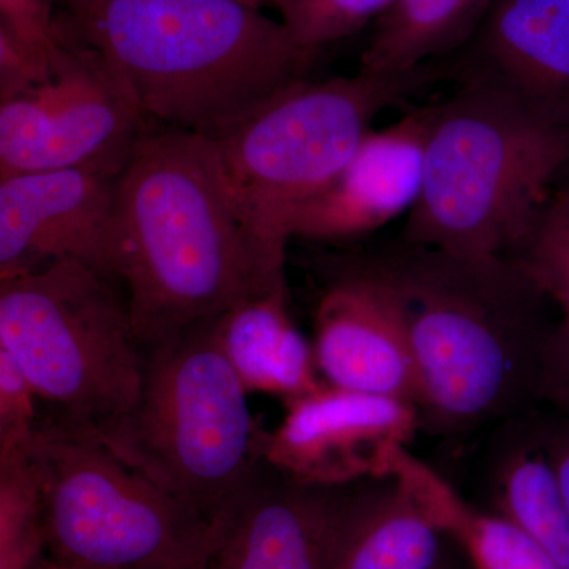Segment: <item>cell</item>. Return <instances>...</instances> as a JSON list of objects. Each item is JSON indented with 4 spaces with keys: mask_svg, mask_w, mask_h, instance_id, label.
I'll list each match as a JSON object with an SVG mask.
<instances>
[{
    "mask_svg": "<svg viewBox=\"0 0 569 569\" xmlns=\"http://www.w3.org/2000/svg\"><path fill=\"white\" fill-rule=\"evenodd\" d=\"M395 298L417 366L421 429L456 433L538 399L550 298L512 258L399 244L361 254Z\"/></svg>",
    "mask_w": 569,
    "mask_h": 569,
    "instance_id": "obj_1",
    "label": "cell"
},
{
    "mask_svg": "<svg viewBox=\"0 0 569 569\" xmlns=\"http://www.w3.org/2000/svg\"><path fill=\"white\" fill-rule=\"evenodd\" d=\"M116 223L142 351L287 282L254 252L219 146L204 134L149 127L119 174Z\"/></svg>",
    "mask_w": 569,
    "mask_h": 569,
    "instance_id": "obj_2",
    "label": "cell"
},
{
    "mask_svg": "<svg viewBox=\"0 0 569 569\" xmlns=\"http://www.w3.org/2000/svg\"><path fill=\"white\" fill-rule=\"evenodd\" d=\"M56 32L122 71L149 126L217 138L296 82L317 54L244 0H61Z\"/></svg>",
    "mask_w": 569,
    "mask_h": 569,
    "instance_id": "obj_3",
    "label": "cell"
},
{
    "mask_svg": "<svg viewBox=\"0 0 569 569\" xmlns=\"http://www.w3.org/2000/svg\"><path fill=\"white\" fill-rule=\"evenodd\" d=\"M569 167V129L497 89L462 84L438 103L425 176L400 242L468 258H512Z\"/></svg>",
    "mask_w": 569,
    "mask_h": 569,
    "instance_id": "obj_4",
    "label": "cell"
},
{
    "mask_svg": "<svg viewBox=\"0 0 569 569\" xmlns=\"http://www.w3.org/2000/svg\"><path fill=\"white\" fill-rule=\"evenodd\" d=\"M247 397L211 318L146 348L137 406L91 429L171 496L223 520L261 466Z\"/></svg>",
    "mask_w": 569,
    "mask_h": 569,
    "instance_id": "obj_5",
    "label": "cell"
},
{
    "mask_svg": "<svg viewBox=\"0 0 569 569\" xmlns=\"http://www.w3.org/2000/svg\"><path fill=\"white\" fill-rule=\"evenodd\" d=\"M447 74L430 63L407 73L299 81L213 138L236 211L266 268L284 272L299 213L335 181L373 119Z\"/></svg>",
    "mask_w": 569,
    "mask_h": 569,
    "instance_id": "obj_6",
    "label": "cell"
},
{
    "mask_svg": "<svg viewBox=\"0 0 569 569\" xmlns=\"http://www.w3.org/2000/svg\"><path fill=\"white\" fill-rule=\"evenodd\" d=\"M31 458L54 559L89 569H212L228 516L209 519L171 496L91 427L40 418Z\"/></svg>",
    "mask_w": 569,
    "mask_h": 569,
    "instance_id": "obj_7",
    "label": "cell"
},
{
    "mask_svg": "<svg viewBox=\"0 0 569 569\" xmlns=\"http://www.w3.org/2000/svg\"><path fill=\"white\" fill-rule=\"evenodd\" d=\"M0 350L56 413L93 429L140 399L144 351L127 302L77 261L0 280Z\"/></svg>",
    "mask_w": 569,
    "mask_h": 569,
    "instance_id": "obj_8",
    "label": "cell"
},
{
    "mask_svg": "<svg viewBox=\"0 0 569 569\" xmlns=\"http://www.w3.org/2000/svg\"><path fill=\"white\" fill-rule=\"evenodd\" d=\"M58 41L51 73L0 100V178L43 170L118 178L151 126L107 56L61 33Z\"/></svg>",
    "mask_w": 569,
    "mask_h": 569,
    "instance_id": "obj_9",
    "label": "cell"
},
{
    "mask_svg": "<svg viewBox=\"0 0 569 569\" xmlns=\"http://www.w3.org/2000/svg\"><path fill=\"white\" fill-rule=\"evenodd\" d=\"M274 430H261L260 458L307 488L339 489L387 479L391 460L421 429L417 406L325 383L284 403Z\"/></svg>",
    "mask_w": 569,
    "mask_h": 569,
    "instance_id": "obj_10",
    "label": "cell"
},
{
    "mask_svg": "<svg viewBox=\"0 0 569 569\" xmlns=\"http://www.w3.org/2000/svg\"><path fill=\"white\" fill-rule=\"evenodd\" d=\"M118 178L81 170L0 178V280L77 261L121 282Z\"/></svg>",
    "mask_w": 569,
    "mask_h": 569,
    "instance_id": "obj_11",
    "label": "cell"
},
{
    "mask_svg": "<svg viewBox=\"0 0 569 569\" xmlns=\"http://www.w3.org/2000/svg\"><path fill=\"white\" fill-rule=\"evenodd\" d=\"M313 332L326 383L418 407L417 366L406 326L395 298L361 254L332 261L313 310Z\"/></svg>",
    "mask_w": 569,
    "mask_h": 569,
    "instance_id": "obj_12",
    "label": "cell"
},
{
    "mask_svg": "<svg viewBox=\"0 0 569 569\" xmlns=\"http://www.w3.org/2000/svg\"><path fill=\"white\" fill-rule=\"evenodd\" d=\"M437 112L438 103L422 104L385 129L370 130L335 181L299 213L293 239L353 241L410 212L421 193Z\"/></svg>",
    "mask_w": 569,
    "mask_h": 569,
    "instance_id": "obj_13",
    "label": "cell"
},
{
    "mask_svg": "<svg viewBox=\"0 0 569 569\" xmlns=\"http://www.w3.org/2000/svg\"><path fill=\"white\" fill-rule=\"evenodd\" d=\"M460 84L508 93L569 129V0H492L473 39L458 52Z\"/></svg>",
    "mask_w": 569,
    "mask_h": 569,
    "instance_id": "obj_14",
    "label": "cell"
},
{
    "mask_svg": "<svg viewBox=\"0 0 569 569\" xmlns=\"http://www.w3.org/2000/svg\"><path fill=\"white\" fill-rule=\"evenodd\" d=\"M339 489L307 488L261 460L212 569H329Z\"/></svg>",
    "mask_w": 569,
    "mask_h": 569,
    "instance_id": "obj_15",
    "label": "cell"
},
{
    "mask_svg": "<svg viewBox=\"0 0 569 569\" xmlns=\"http://www.w3.org/2000/svg\"><path fill=\"white\" fill-rule=\"evenodd\" d=\"M445 537L396 479L339 489L329 569H432Z\"/></svg>",
    "mask_w": 569,
    "mask_h": 569,
    "instance_id": "obj_16",
    "label": "cell"
},
{
    "mask_svg": "<svg viewBox=\"0 0 569 569\" xmlns=\"http://www.w3.org/2000/svg\"><path fill=\"white\" fill-rule=\"evenodd\" d=\"M216 335L249 395L279 397L288 403L325 383L312 342L291 316L287 282L249 296L216 317Z\"/></svg>",
    "mask_w": 569,
    "mask_h": 569,
    "instance_id": "obj_17",
    "label": "cell"
},
{
    "mask_svg": "<svg viewBox=\"0 0 569 569\" xmlns=\"http://www.w3.org/2000/svg\"><path fill=\"white\" fill-rule=\"evenodd\" d=\"M389 478L413 497L445 538L462 548L473 569H561L526 531L468 503L408 447L396 449Z\"/></svg>",
    "mask_w": 569,
    "mask_h": 569,
    "instance_id": "obj_18",
    "label": "cell"
},
{
    "mask_svg": "<svg viewBox=\"0 0 569 569\" xmlns=\"http://www.w3.org/2000/svg\"><path fill=\"white\" fill-rule=\"evenodd\" d=\"M550 421L522 422L501 445L492 471L497 515L569 569V509L549 455Z\"/></svg>",
    "mask_w": 569,
    "mask_h": 569,
    "instance_id": "obj_19",
    "label": "cell"
},
{
    "mask_svg": "<svg viewBox=\"0 0 569 569\" xmlns=\"http://www.w3.org/2000/svg\"><path fill=\"white\" fill-rule=\"evenodd\" d=\"M490 6L492 0H396L373 22L358 71L407 73L458 54L478 32Z\"/></svg>",
    "mask_w": 569,
    "mask_h": 569,
    "instance_id": "obj_20",
    "label": "cell"
},
{
    "mask_svg": "<svg viewBox=\"0 0 569 569\" xmlns=\"http://www.w3.org/2000/svg\"><path fill=\"white\" fill-rule=\"evenodd\" d=\"M47 552V507L31 449L0 455V569H29Z\"/></svg>",
    "mask_w": 569,
    "mask_h": 569,
    "instance_id": "obj_21",
    "label": "cell"
},
{
    "mask_svg": "<svg viewBox=\"0 0 569 569\" xmlns=\"http://www.w3.org/2000/svg\"><path fill=\"white\" fill-rule=\"evenodd\" d=\"M396 0H264L299 47L318 54L387 13Z\"/></svg>",
    "mask_w": 569,
    "mask_h": 569,
    "instance_id": "obj_22",
    "label": "cell"
},
{
    "mask_svg": "<svg viewBox=\"0 0 569 569\" xmlns=\"http://www.w3.org/2000/svg\"><path fill=\"white\" fill-rule=\"evenodd\" d=\"M36 388L7 351L0 350V455L29 451L39 426Z\"/></svg>",
    "mask_w": 569,
    "mask_h": 569,
    "instance_id": "obj_23",
    "label": "cell"
},
{
    "mask_svg": "<svg viewBox=\"0 0 569 569\" xmlns=\"http://www.w3.org/2000/svg\"><path fill=\"white\" fill-rule=\"evenodd\" d=\"M61 0H0V28L20 40L33 54L54 62L59 41L56 9Z\"/></svg>",
    "mask_w": 569,
    "mask_h": 569,
    "instance_id": "obj_24",
    "label": "cell"
},
{
    "mask_svg": "<svg viewBox=\"0 0 569 569\" xmlns=\"http://www.w3.org/2000/svg\"><path fill=\"white\" fill-rule=\"evenodd\" d=\"M538 399L546 400L569 418V317L561 316L553 326L539 370Z\"/></svg>",
    "mask_w": 569,
    "mask_h": 569,
    "instance_id": "obj_25",
    "label": "cell"
},
{
    "mask_svg": "<svg viewBox=\"0 0 569 569\" xmlns=\"http://www.w3.org/2000/svg\"><path fill=\"white\" fill-rule=\"evenodd\" d=\"M512 260L519 261L539 287L546 291L550 301L560 307L561 316L569 317V263L550 254L523 250Z\"/></svg>",
    "mask_w": 569,
    "mask_h": 569,
    "instance_id": "obj_26",
    "label": "cell"
},
{
    "mask_svg": "<svg viewBox=\"0 0 569 569\" xmlns=\"http://www.w3.org/2000/svg\"><path fill=\"white\" fill-rule=\"evenodd\" d=\"M523 250L550 254L569 263V209L552 197ZM519 252V253H520ZM516 257V254H515Z\"/></svg>",
    "mask_w": 569,
    "mask_h": 569,
    "instance_id": "obj_27",
    "label": "cell"
},
{
    "mask_svg": "<svg viewBox=\"0 0 569 569\" xmlns=\"http://www.w3.org/2000/svg\"><path fill=\"white\" fill-rule=\"evenodd\" d=\"M549 455L569 509V418L560 417L557 421H550Z\"/></svg>",
    "mask_w": 569,
    "mask_h": 569,
    "instance_id": "obj_28",
    "label": "cell"
},
{
    "mask_svg": "<svg viewBox=\"0 0 569 569\" xmlns=\"http://www.w3.org/2000/svg\"><path fill=\"white\" fill-rule=\"evenodd\" d=\"M29 569H89L80 565L67 563V561L54 559V557H44L39 563Z\"/></svg>",
    "mask_w": 569,
    "mask_h": 569,
    "instance_id": "obj_29",
    "label": "cell"
},
{
    "mask_svg": "<svg viewBox=\"0 0 569 569\" xmlns=\"http://www.w3.org/2000/svg\"><path fill=\"white\" fill-rule=\"evenodd\" d=\"M569 170V167L567 168ZM553 198H556L559 203L567 206L569 209V181L567 183H563V186L559 187V189L556 190V193H553Z\"/></svg>",
    "mask_w": 569,
    "mask_h": 569,
    "instance_id": "obj_30",
    "label": "cell"
},
{
    "mask_svg": "<svg viewBox=\"0 0 569 569\" xmlns=\"http://www.w3.org/2000/svg\"><path fill=\"white\" fill-rule=\"evenodd\" d=\"M432 569H452L451 560L448 559L447 552H443L441 559L438 560V563Z\"/></svg>",
    "mask_w": 569,
    "mask_h": 569,
    "instance_id": "obj_31",
    "label": "cell"
},
{
    "mask_svg": "<svg viewBox=\"0 0 569 569\" xmlns=\"http://www.w3.org/2000/svg\"><path fill=\"white\" fill-rule=\"evenodd\" d=\"M244 2L252 3V6L261 7L264 9V0H244Z\"/></svg>",
    "mask_w": 569,
    "mask_h": 569,
    "instance_id": "obj_32",
    "label": "cell"
},
{
    "mask_svg": "<svg viewBox=\"0 0 569 569\" xmlns=\"http://www.w3.org/2000/svg\"><path fill=\"white\" fill-rule=\"evenodd\" d=\"M266 7V6H264Z\"/></svg>",
    "mask_w": 569,
    "mask_h": 569,
    "instance_id": "obj_33",
    "label": "cell"
}]
</instances>
